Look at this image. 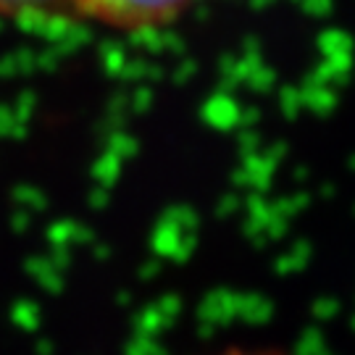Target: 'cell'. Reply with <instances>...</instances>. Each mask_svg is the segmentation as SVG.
I'll return each instance as SVG.
<instances>
[{
	"label": "cell",
	"instance_id": "1",
	"mask_svg": "<svg viewBox=\"0 0 355 355\" xmlns=\"http://www.w3.org/2000/svg\"><path fill=\"white\" fill-rule=\"evenodd\" d=\"M192 0H74L76 19L119 32H148L177 21Z\"/></svg>",
	"mask_w": 355,
	"mask_h": 355
},
{
	"label": "cell",
	"instance_id": "2",
	"mask_svg": "<svg viewBox=\"0 0 355 355\" xmlns=\"http://www.w3.org/2000/svg\"><path fill=\"white\" fill-rule=\"evenodd\" d=\"M0 19L24 29H55L79 21L74 0H0Z\"/></svg>",
	"mask_w": 355,
	"mask_h": 355
}]
</instances>
